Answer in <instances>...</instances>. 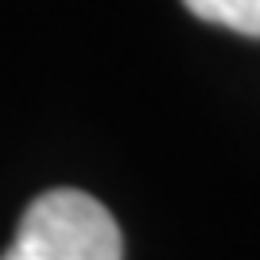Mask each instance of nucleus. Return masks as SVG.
I'll list each match as a JSON object with an SVG mask.
<instances>
[{"mask_svg":"<svg viewBox=\"0 0 260 260\" xmlns=\"http://www.w3.org/2000/svg\"><path fill=\"white\" fill-rule=\"evenodd\" d=\"M0 260H124L120 225L86 190L58 186L23 210Z\"/></svg>","mask_w":260,"mask_h":260,"instance_id":"f257e3e1","label":"nucleus"},{"mask_svg":"<svg viewBox=\"0 0 260 260\" xmlns=\"http://www.w3.org/2000/svg\"><path fill=\"white\" fill-rule=\"evenodd\" d=\"M183 8L202 23L260 39V0H183Z\"/></svg>","mask_w":260,"mask_h":260,"instance_id":"f03ea898","label":"nucleus"}]
</instances>
